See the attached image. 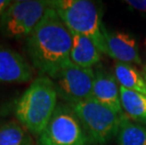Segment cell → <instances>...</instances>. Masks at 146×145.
<instances>
[{
  "mask_svg": "<svg viewBox=\"0 0 146 145\" xmlns=\"http://www.w3.org/2000/svg\"><path fill=\"white\" fill-rule=\"evenodd\" d=\"M73 34L55 10L48 7L26 39L29 58L40 75L51 77L71 61Z\"/></svg>",
  "mask_w": 146,
  "mask_h": 145,
  "instance_id": "obj_1",
  "label": "cell"
},
{
  "mask_svg": "<svg viewBox=\"0 0 146 145\" xmlns=\"http://www.w3.org/2000/svg\"><path fill=\"white\" fill-rule=\"evenodd\" d=\"M58 97L52 79L46 75L38 76L15 103L17 121L30 134L39 137L55 112Z\"/></svg>",
  "mask_w": 146,
  "mask_h": 145,
  "instance_id": "obj_2",
  "label": "cell"
},
{
  "mask_svg": "<svg viewBox=\"0 0 146 145\" xmlns=\"http://www.w3.org/2000/svg\"><path fill=\"white\" fill-rule=\"evenodd\" d=\"M48 6L55 10L72 33L81 34L94 42L101 53L108 56L102 21L94 2L89 0H50Z\"/></svg>",
  "mask_w": 146,
  "mask_h": 145,
  "instance_id": "obj_3",
  "label": "cell"
},
{
  "mask_svg": "<svg viewBox=\"0 0 146 145\" xmlns=\"http://www.w3.org/2000/svg\"><path fill=\"white\" fill-rule=\"evenodd\" d=\"M125 3L136 11L146 12V0H125Z\"/></svg>",
  "mask_w": 146,
  "mask_h": 145,
  "instance_id": "obj_16",
  "label": "cell"
},
{
  "mask_svg": "<svg viewBox=\"0 0 146 145\" xmlns=\"http://www.w3.org/2000/svg\"><path fill=\"white\" fill-rule=\"evenodd\" d=\"M0 145H35L31 134L18 121L0 124Z\"/></svg>",
  "mask_w": 146,
  "mask_h": 145,
  "instance_id": "obj_14",
  "label": "cell"
},
{
  "mask_svg": "<svg viewBox=\"0 0 146 145\" xmlns=\"http://www.w3.org/2000/svg\"><path fill=\"white\" fill-rule=\"evenodd\" d=\"M48 7L47 1H11L0 19V35L8 39H27Z\"/></svg>",
  "mask_w": 146,
  "mask_h": 145,
  "instance_id": "obj_6",
  "label": "cell"
},
{
  "mask_svg": "<svg viewBox=\"0 0 146 145\" xmlns=\"http://www.w3.org/2000/svg\"><path fill=\"white\" fill-rule=\"evenodd\" d=\"M120 98L127 118L146 124V95L120 87Z\"/></svg>",
  "mask_w": 146,
  "mask_h": 145,
  "instance_id": "obj_13",
  "label": "cell"
},
{
  "mask_svg": "<svg viewBox=\"0 0 146 145\" xmlns=\"http://www.w3.org/2000/svg\"><path fill=\"white\" fill-rule=\"evenodd\" d=\"M102 31L104 34L108 56L119 62L142 65L138 44L131 34L123 31H110L104 24H102Z\"/></svg>",
  "mask_w": 146,
  "mask_h": 145,
  "instance_id": "obj_9",
  "label": "cell"
},
{
  "mask_svg": "<svg viewBox=\"0 0 146 145\" xmlns=\"http://www.w3.org/2000/svg\"><path fill=\"white\" fill-rule=\"evenodd\" d=\"M118 145H146V127L125 119L117 134Z\"/></svg>",
  "mask_w": 146,
  "mask_h": 145,
  "instance_id": "obj_15",
  "label": "cell"
},
{
  "mask_svg": "<svg viewBox=\"0 0 146 145\" xmlns=\"http://www.w3.org/2000/svg\"><path fill=\"white\" fill-rule=\"evenodd\" d=\"M78 117L92 144L105 145L115 137L127 117L120 115L104 105L90 98L69 105Z\"/></svg>",
  "mask_w": 146,
  "mask_h": 145,
  "instance_id": "obj_4",
  "label": "cell"
},
{
  "mask_svg": "<svg viewBox=\"0 0 146 145\" xmlns=\"http://www.w3.org/2000/svg\"><path fill=\"white\" fill-rule=\"evenodd\" d=\"M95 77L92 98L120 115H125L120 98V85L114 73H108L101 68L94 71ZM126 116V115H125Z\"/></svg>",
  "mask_w": 146,
  "mask_h": 145,
  "instance_id": "obj_10",
  "label": "cell"
},
{
  "mask_svg": "<svg viewBox=\"0 0 146 145\" xmlns=\"http://www.w3.org/2000/svg\"><path fill=\"white\" fill-rule=\"evenodd\" d=\"M145 45H146V39H145ZM142 73H145L146 75V63L143 65V68H142Z\"/></svg>",
  "mask_w": 146,
  "mask_h": 145,
  "instance_id": "obj_18",
  "label": "cell"
},
{
  "mask_svg": "<svg viewBox=\"0 0 146 145\" xmlns=\"http://www.w3.org/2000/svg\"><path fill=\"white\" fill-rule=\"evenodd\" d=\"M78 117L69 105H58L37 145H91Z\"/></svg>",
  "mask_w": 146,
  "mask_h": 145,
  "instance_id": "obj_5",
  "label": "cell"
},
{
  "mask_svg": "<svg viewBox=\"0 0 146 145\" xmlns=\"http://www.w3.org/2000/svg\"><path fill=\"white\" fill-rule=\"evenodd\" d=\"M95 73L92 68H82L72 61L51 76L58 96L67 105L92 98Z\"/></svg>",
  "mask_w": 146,
  "mask_h": 145,
  "instance_id": "obj_7",
  "label": "cell"
},
{
  "mask_svg": "<svg viewBox=\"0 0 146 145\" xmlns=\"http://www.w3.org/2000/svg\"><path fill=\"white\" fill-rule=\"evenodd\" d=\"M144 75H145V73H144Z\"/></svg>",
  "mask_w": 146,
  "mask_h": 145,
  "instance_id": "obj_19",
  "label": "cell"
},
{
  "mask_svg": "<svg viewBox=\"0 0 146 145\" xmlns=\"http://www.w3.org/2000/svg\"><path fill=\"white\" fill-rule=\"evenodd\" d=\"M34 68L21 54L0 44V83H26L32 80Z\"/></svg>",
  "mask_w": 146,
  "mask_h": 145,
  "instance_id": "obj_8",
  "label": "cell"
},
{
  "mask_svg": "<svg viewBox=\"0 0 146 145\" xmlns=\"http://www.w3.org/2000/svg\"><path fill=\"white\" fill-rule=\"evenodd\" d=\"M11 3V1L10 0H0V19H1L3 13H4V11H6V9H7L10 4Z\"/></svg>",
  "mask_w": 146,
  "mask_h": 145,
  "instance_id": "obj_17",
  "label": "cell"
},
{
  "mask_svg": "<svg viewBox=\"0 0 146 145\" xmlns=\"http://www.w3.org/2000/svg\"><path fill=\"white\" fill-rule=\"evenodd\" d=\"M73 34V45L70 54L71 61L82 68H92L101 60V52L94 42L81 34Z\"/></svg>",
  "mask_w": 146,
  "mask_h": 145,
  "instance_id": "obj_11",
  "label": "cell"
},
{
  "mask_svg": "<svg viewBox=\"0 0 146 145\" xmlns=\"http://www.w3.org/2000/svg\"><path fill=\"white\" fill-rule=\"evenodd\" d=\"M114 75L120 87L146 95V78L132 64L116 61L113 66Z\"/></svg>",
  "mask_w": 146,
  "mask_h": 145,
  "instance_id": "obj_12",
  "label": "cell"
}]
</instances>
